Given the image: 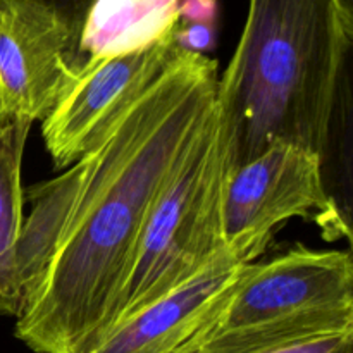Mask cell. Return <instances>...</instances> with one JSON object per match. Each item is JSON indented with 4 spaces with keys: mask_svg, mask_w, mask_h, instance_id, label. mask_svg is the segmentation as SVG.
Returning <instances> with one entry per match:
<instances>
[{
    "mask_svg": "<svg viewBox=\"0 0 353 353\" xmlns=\"http://www.w3.org/2000/svg\"><path fill=\"white\" fill-rule=\"evenodd\" d=\"M217 62L178 57L86 155L61 241L16 338L37 353H86L114 327L155 199L216 107Z\"/></svg>",
    "mask_w": 353,
    "mask_h": 353,
    "instance_id": "obj_1",
    "label": "cell"
},
{
    "mask_svg": "<svg viewBox=\"0 0 353 353\" xmlns=\"http://www.w3.org/2000/svg\"><path fill=\"white\" fill-rule=\"evenodd\" d=\"M353 21L336 0H250L216 112L230 171L272 143L327 155Z\"/></svg>",
    "mask_w": 353,
    "mask_h": 353,
    "instance_id": "obj_2",
    "label": "cell"
},
{
    "mask_svg": "<svg viewBox=\"0 0 353 353\" xmlns=\"http://www.w3.org/2000/svg\"><path fill=\"white\" fill-rule=\"evenodd\" d=\"M353 330V262L343 250L303 245L252 262L178 353H262Z\"/></svg>",
    "mask_w": 353,
    "mask_h": 353,
    "instance_id": "obj_3",
    "label": "cell"
},
{
    "mask_svg": "<svg viewBox=\"0 0 353 353\" xmlns=\"http://www.w3.org/2000/svg\"><path fill=\"white\" fill-rule=\"evenodd\" d=\"M228 172L226 137L214 107L152 205L116 324L181 288L226 252Z\"/></svg>",
    "mask_w": 353,
    "mask_h": 353,
    "instance_id": "obj_4",
    "label": "cell"
},
{
    "mask_svg": "<svg viewBox=\"0 0 353 353\" xmlns=\"http://www.w3.org/2000/svg\"><path fill=\"white\" fill-rule=\"evenodd\" d=\"M319 154L272 143L228 172L223 199L226 250L252 264L290 219L314 221L330 241L350 236V226L324 183Z\"/></svg>",
    "mask_w": 353,
    "mask_h": 353,
    "instance_id": "obj_5",
    "label": "cell"
},
{
    "mask_svg": "<svg viewBox=\"0 0 353 353\" xmlns=\"http://www.w3.org/2000/svg\"><path fill=\"white\" fill-rule=\"evenodd\" d=\"M178 54L172 33L140 52L86 61L41 124L55 169L71 168L95 152Z\"/></svg>",
    "mask_w": 353,
    "mask_h": 353,
    "instance_id": "obj_6",
    "label": "cell"
},
{
    "mask_svg": "<svg viewBox=\"0 0 353 353\" xmlns=\"http://www.w3.org/2000/svg\"><path fill=\"white\" fill-rule=\"evenodd\" d=\"M81 65L78 26L37 0H0V116L43 121Z\"/></svg>",
    "mask_w": 353,
    "mask_h": 353,
    "instance_id": "obj_7",
    "label": "cell"
},
{
    "mask_svg": "<svg viewBox=\"0 0 353 353\" xmlns=\"http://www.w3.org/2000/svg\"><path fill=\"white\" fill-rule=\"evenodd\" d=\"M245 265L226 250L181 288L117 323L86 353H178L212 319Z\"/></svg>",
    "mask_w": 353,
    "mask_h": 353,
    "instance_id": "obj_8",
    "label": "cell"
},
{
    "mask_svg": "<svg viewBox=\"0 0 353 353\" xmlns=\"http://www.w3.org/2000/svg\"><path fill=\"white\" fill-rule=\"evenodd\" d=\"M179 0H92L78 28L81 62L154 47L174 33Z\"/></svg>",
    "mask_w": 353,
    "mask_h": 353,
    "instance_id": "obj_9",
    "label": "cell"
},
{
    "mask_svg": "<svg viewBox=\"0 0 353 353\" xmlns=\"http://www.w3.org/2000/svg\"><path fill=\"white\" fill-rule=\"evenodd\" d=\"M81 179L83 161H79L65 169L59 178L28 190L26 196L33 207L30 216L23 219L17 240V272L23 307L30 302L47 272L68 224Z\"/></svg>",
    "mask_w": 353,
    "mask_h": 353,
    "instance_id": "obj_10",
    "label": "cell"
},
{
    "mask_svg": "<svg viewBox=\"0 0 353 353\" xmlns=\"http://www.w3.org/2000/svg\"><path fill=\"white\" fill-rule=\"evenodd\" d=\"M30 121L0 116V316L17 317L23 309L17 240L23 226L24 190L21 183Z\"/></svg>",
    "mask_w": 353,
    "mask_h": 353,
    "instance_id": "obj_11",
    "label": "cell"
},
{
    "mask_svg": "<svg viewBox=\"0 0 353 353\" xmlns=\"http://www.w3.org/2000/svg\"><path fill=\"white\" fill-rule=\"evenodd\" d=\"M262 353H353V330L293 341Z\"/></svg>",
    "mask_w": 353,
    "mask_h": 353,
    "instance_id": "obj_12",
    "label": "cell"
},
{
    "mask_svg": "<svg viewBox=\"0 0 353 353\" xmlns=\"http://www.w3.org/2000/svg\"><path fill=\"white\" fill-rule=\"evenodd\" d=\"M174 45L183 52L207 55L216 45V24H178Z\"/></svg>",
    "mask_w": 353,
    "mask_h": 353,
    "instance_id": "obj_13",
    "label": "cell"
},
{
    "mask_svg": "<svg viewBox=\"0 0 353 353\" xmlns=\"http://www.w3.org/2000/svg\"><path fill=\"white\" fill-rule=\"evenodd\" d=\"M217 0H179L178 24H216Z\"/></svg>",
    "mask_w": 353,
    "mask_h": 353,
    "instance_id": "obj_14",
    "label": "cell"
},
{
    "mask_svg": "<svg viewBox=\"0 0 353 353\" xmlns=\"http://www.w3.org/2000/svg\"><path fill=\"white\" fill-rule=\"evenodd\" d=\"M37 2L50 7V9H54L55 12L64 16L65 19L71 21L74 26L79 28V23H81L92 0H37Z\"/></svg>",
    "mask_w": 353,
    "mask_h": 353,
    "instance_id": "obj_15",
    "label": "cell"
},
{
    "mask_svg": "<svg viewBox=\"0 0 353 353\" xmlns=\"http://www.w3.org/2000/svg\"><path fill=\"white\" fill-rule=\"evenodd\" d=\"M338 7H340L341 12L348 17V19L353 21V0H336Z\"/></svg>",
    "mask_w": 353,
    "mask_h": 353,
    "instance_id": "obj_16",
    "label": "cell"
}]
</instances>
